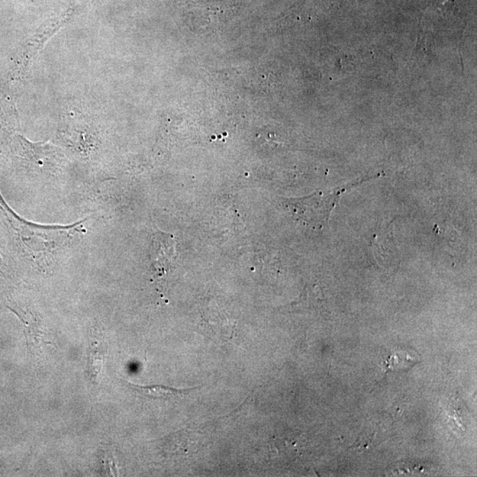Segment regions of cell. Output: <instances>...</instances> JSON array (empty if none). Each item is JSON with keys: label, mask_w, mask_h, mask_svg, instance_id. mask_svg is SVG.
Listing matches in <instances>:
<instances>
[{"label": "cell", "mask_w": 477, "mask_h": 477, "mask_svg": "<svg viewBox=\"0 0 477 477\" xmlns=\"http://www.w3.org/2000/svg\"><path fill=\"white\" fill-rule=\"evenodd\" d=\"M376 177H366L350 184L315 192L306 198L282 199V204L299 221L312 228L322 229L328 224L341 195Z\"/></svg>", "instance_id": "6da1fadb"}, {"label": "cell", "mask_w": 477, "mask_h": 477, "mask_svg": "<svg viewBox=\"0 0 477 477\" xmlns=\"http://www.w3.org/2000/svg\"><path fill=\"white\" fill-rule=\"evenodd\" d=\"M0 209L27 249L33 252L53 251L65 243L73 229L86 220L71 225H41L31 223L15 214L0 194Z\"/></svg>", "instance_id": "7a4b0ae2"}, {"label": "cell", "mask_w": 477, "mask_h": 477, "mask_svg": "<svg viewBox=\"0 0 477 477\" xmlns=\"http://www.w3.org/2000/svg\"><path fill=\"white\" fill-rule=\"evenodd\" d=\"M176 256V243L173 235L159 232L154 234L150 259L155 272L164 277L169 272Z\"/></svg>", "instance_id": "3957f363"}, {"label": "cell", "mask_w": 477, "mask_h": 477, "mask_svg": "<svg viewBox=\"0 0 477 477\" xmlns=\"http://www.w3.org/2000/svg\"><path fill=\"white\" fill-rule=\"evenodd\" d=\"M105 357V347L98 338H92L88 354V375L90 381L96 383L101 376Z\"/></svg>", "instance_id": "277c9868"}, {"label": "cell", "mask_w": 477, "mask_h": 477, "mask_svg": "<svg viewBox=\"0 0 477 477\" xmlns=\"http://www.w3.org/2000/svg\"><path fill=\"white\" fill-rule=\"evenodd\" d=\"M17 314L25 324V334L28 353H34L35 351L40 350L42 343L47 344L40 322L35 320L34 318H28L26 315Z\"/></svg>", "instance_id": "5b68a950"}, {"label": "cell", "mask_w": 477, "mask_h": 477, "mask_svg": "<svg viewBox=\"0 0 477 477\" xmlns=\"http://www.w3.org/2000/svg\"><path fill=\"white\" fill-rule=\"evenodd\" d=\"M131 388H133L135 391L140 393L141 395L146 396L148 398L151 399H168L171 398L177 397L183 394V393L191 391L193 389H186L180 390L174 389L170 388H166V386L155 385V386H140L130 385Z\"/></svg>", "instance_id": "8992f818"}, {"label": "cell", "mask_w": 477, "mask_h": 477, "mask_svg": "<svg viewBox=\"0 0 477 477\" xmlns=\"http://www.w3.org/2000/svg\"><path fill=\"white\" fill-rule=\"evenodd\" d=\"M59 27V24L57 25L51 24V26H47V27L42 30L40 33L35 35L34 38H32L31 43L28 45L27 51H26L27 54H26V57L24 58V65L34 59L35 55L40 53L45 43L50 40L51 35L55 33V31H56Z\"/></svg>", "instance_id": "52a82bcc"}, {"label": "cell", "mask_w": 477, "mask_h": 477, "mask_svg": "<svg viewBox=\"0 0 477 477\" xmlns=\"http://www.w3.org/2000/svg\"><path fill=\"white\" fill-rule=\"evenodd\" d=\"M417 362V358L409 356V354L407 352H401V356L399 354V352H393L385 361L383 369L386 370V372H395V370L409 368V367L414 365Z\"/></svg>", "instance_id": "ba28073f"}]
</instances>
